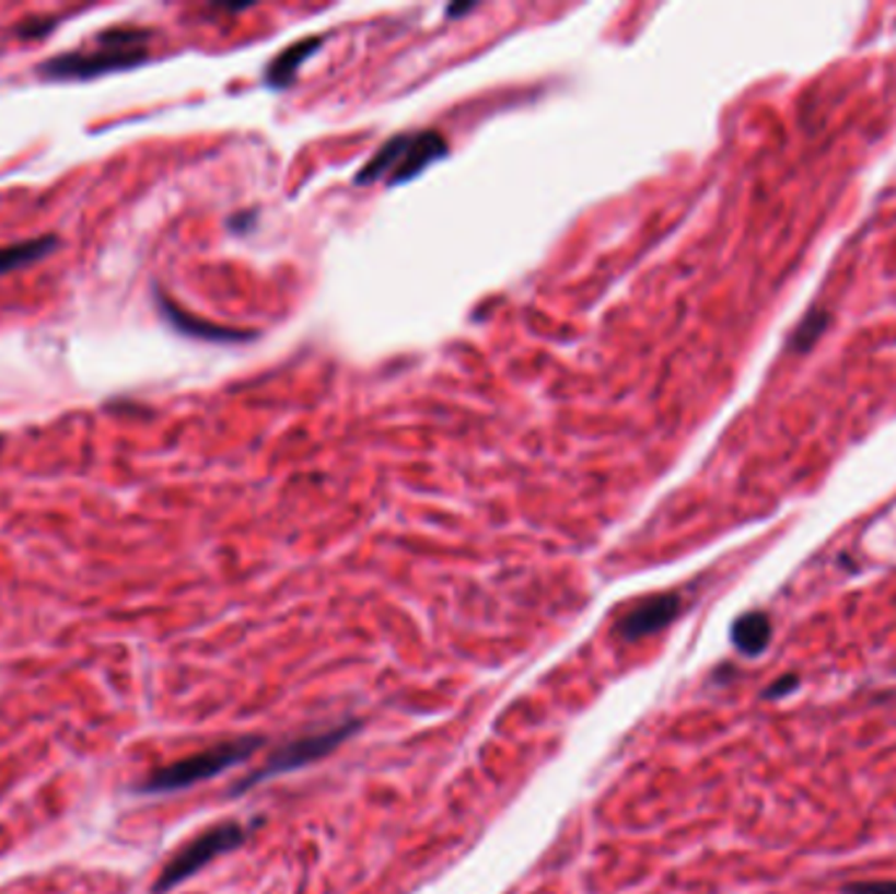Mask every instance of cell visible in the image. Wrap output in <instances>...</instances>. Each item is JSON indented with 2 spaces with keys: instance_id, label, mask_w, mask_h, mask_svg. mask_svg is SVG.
Segmentation results:
<instances>
[{
  "instance_id": "5bb4252c",
  "label": "cell",
  "mask_w": 896,
  "mask_h": 894,
  "mask_svg": "<svg viewBox=\"0 0 896 894\" xmlns=\"http://www.w3.org/2000/svg\"><path fill=\"white\" fill-rule=\"evenodd\" d=\"M56 24H58V19H35V22L19 26V35H22V37H39V35H45V32H50Z\"/></svg>"
},
{
  "instance_id": "7a4b0ae2",
  "label": "cell",
  "mask_w": 896,
  "mask_h": 894,
  "mask_svg": "<svg viewBox=\"0 0 896 894\" xmlns=\"http://www.w3.org/2000/svg\"><path fill=\"white\" fill-rule=\"evenodd\" d=\"M449 144L438 131H409L398 135L381 144V150L364 163V169L357 174V184H375L383 182L388 187L404 184L417 174H422L430 163L446 158Z\"/></svg>"
},
{
  "instance_id": "ba28073f",
  "label": "cell",
  "mask_w": 896,
  "mask_h": 894,
  "mask_svg": "<svg viewBox=\"0 0 896 894\" xmlns=\"http://www.w3.org/2000/svg\"><path fill=\"white\" fill-rule=\"evenodd\" d=\"M56 247H58L56 236H39V240L13 242L9 247H0V276L43 260V257H48Z\"/></svg>"
},
{
  "instance_id": "5b68a950",
  "label": "cell",
  "mask_w": 896,
  "mask_h": 894,
  "mask_svg": "<svg viewBox=\"0 0 896 894\" xmlns=\"http://www.w3.org/2000/svg\"><path fill=\"white\" fill-rule=\"evenodd\" d=\"M354 732H360V721H347V724L336 727V730L307 734V738L283 745L281 751H276L274 756L265 761L263 768H257V771L244 781H238L236 792H247L249 787L260 785L265 779L281 777V774L296 771V768L307 766L312 761H321L323 756H328V753H334L336 747L341 745L344 740H349Z\"/></svg>"
},
{
  "instance_id": "4fadbf2b",
  "label": "cell",
  "mask_w": 896,
  "mask_h": 894,
  "mask_svg": "<svg viewBox=\"0 0 896 894\" xmlns=\"http://www.w3.org/2000/svg\"><path fill=\"white\" fill-rule=\"evenodd\" d=\"M796 682H800V680H796V677H794V674H784V677H779V680H776V682H773V685H771V687H768V690H766V693H763V698H766V700H776V698H784V695H789V693H792V690H794V687H796Z\"/></svg>"
},
{
  "instance_id": "8992f818",
  "label": "cell",
  "mask_w": 896,
  "mask_h": 894,
  "mask_svg": "<svg viewBox=\"0 0 896 894\" xmlns=\"http://www.w3.org/2000/svg\"><path fill=\"white\" fill-rule=\"evenodd\" d=\"M679 612L682 599L676 593L650 595V599L640 601V604L619 622L616 635H619L621 640H642L648 638V635L661 632L663 627L672 625V622L679 617Z\"/></svg>"
},
{
  "instance_id": "9c48e42d",
  "label": "cell",
  "mask_w": 896,
  "mask_h": 894,
  "mask_svg": "<svg viewBox=\"0 0 896 894\" xmlns=\"http://www.w3.org/2000/svg\"><path fill=\"white\" fill-rule=\"evenodd\" d=\"M317 48H321V39L317 37L302 39V43L291 45V48L283 50L281 56L274 61V66L268 69V82L274 84V88H287L291 79H294L299 63H302L307 56H312Z\"/></svg>"
},
{
  "instance_id": "52a82bcc",
  "label": "cell",
  "mask_w": 896,
  "mask_h": 894,
  "mask_svg": "<svg viewBox=\"0 0 896 894\" xmlns=\"http://www.w3.org/2000/svg\"><path fill=\"white\" fill-rule=\"evenodd\" d=\"M771 635L773 625L771 619H768V614L763 612L742 614V617L732 625L734 648L740 653L749 655V659H755V655H760L768 646H771Z\"/></svg>"
},
{
  "instance_id": "277c9868",
  "label": "cell",
  "mask_w": 896,
  "mask_h": 894,
  "mask_svg": "<svg viewBox=\"0 0 896 894\" xmlns=\"http://www.w3.org/2000/svg\"><path fill=\"white\" fill-rule=\"evenodd\" d=\"M244 839H247V832H244V826L234 824V821H229V824H218V826H212V829L202 832L199 837L191 839L189 845H184L182 850H178L176 856L163 866L161 876H158V882L152 884V894H165L174 890V886L184 884L187 879L195 876L197 871H202L205 866L212 863L216 858L236 850Z\"/></svg>"
},
{
  "instance_id": "30bf717a",
  "label": "cell",
  "mask_w": 896,
  "mask_h": 894,
  "mask_svg": "<svg viewBox=\"0 0 896 894\" xmlns=\"http://www.w3.org/2000/svg\"><path fill=\"white\" fill-rule=\"evenodd\" d=\"M828 321H831V317H828L826 310H810V313L802 317V323L796 326L794 336H792V347L796 349V352L805 355L807 349H813L815 341L821 339L823 330L828 328Z\"/></svg>"
},
{
  "instance_id": "3957f363",
  "label": "cell",
  "mask_w": 896,
  "mask_h": 894,
  "mask_svg": "<svg viewBox=\"0 0 896 894\" xmlns=\"http://www.w3.org/2000/svg\"><path fill=\"white\" fill-rule=\"evenodd\" d=\"M260 745H263V738H257V734L229 740V743H221V745H212L208 747V751H199L195 753V756H187V758L176 761V764L152 771L150 777L137 787V792L163 794V792L187 790V787L197 785V781L218 777V774L229 771L231 766L247 761L252 753L260 751Z\"/></svg>"
},
{
  "instance_id": "6da1fadb",
  "label": "cell",
  "mask_w": 896,
  "mask_h": 894,
  "mask_svg": "<svg viewBox=\"0 0 896 894\" xmlns=\"http://www.w3.org/2000/svg\"><path fill=\"white\" fill-rule=\"evenodd\" d=\"M150 32L142 26H110L97 35L92 50H71L53 56L39 63V77L50 82H71V79H97L113 71L137 69L150 58Z\"/></svg>"
},
{
  "instance_id": "7c38bea8",
  "label": "cell",
  "mask_w": 896,
  "mask_h": 894,
  "mask_svg": "<svg viewBox=\"0 0 896 894\" xmlns=\"http://www.w3.org/2000/svg\"><path fill=\"white\" fill-rule=\"evenodd\" d=\"M841 894H896V879H873L841 886Z\"/></svg>"
},
{
  "instance_id": "8fae6325",
  "label": "cell",
  "mask_w": 896,
  "mask_h": 894,
  "mask_svg": "<svg viewBox=\"0 0 896 894\" xmlns=\"http://www.w3.org/2000/svg\"><path fill=\"white\" fill-rule=\"evenodd\" d=\"M161 304H163V313L168 315V321L174 323L178 330H184V334H197V336H205V339H234L229 330L216 328V326H210V323H202V321H191L187 313L176 310L174 304H168V302H161Z\"/></svg>"
}]
</instances>
